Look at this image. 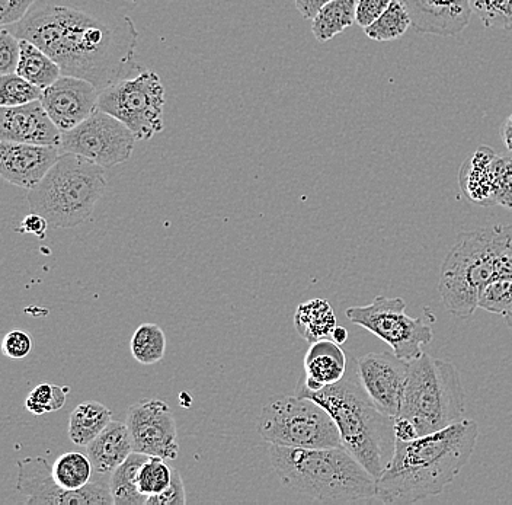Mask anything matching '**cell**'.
I'll return each instance as SVG.
<instances>
[{
  "mask_svg": "<svg viewBox=\"0 0 512 505\" xmlns=\"http://www.w3.org/2000/svg\"><path fill=\"white\" fill-rule=\"evenodd\" d=\"M38 0H0V24L2 27L18 24L27 17Z\"/></svg>",
  "mask_w": 512,
  "mask_h": 505,
  "instance_id": "obj_39",
  "label": "cell"
},
{
  "mask_svg": "<svg viewBox=\"0 0 512 505\" xmlns=\"http://www.w3.org/2000/svg\"><path fill=\"white\" fill-rule=\"evenodd\" d=\"M48 228H50V225H48L47 220L41 214L31 212L22 220L16 232L30 233V235L37 236L38 239H44L46 238Z\"/></svg>",
  "mask_w": 512,
  "mask_h": 505,
  "instance_id": "obj_41",
  "label": "cell"
},
{
  "mask_svg": "<svg viewBox=\"0 0 512 505\" xmlns=\"http://www.w3.org/2000/svg\"><path fill=\"white\" fill-rule=\"evenodd\" d=\"M136 136L126 124L104 111L96 110L75 129L64 131L60 150L76 153L104 168L130 161Z\"/></svg>",
  "mask_w": 512,
  "mask_h": 505,
  "instance_id": "obj_11",
  "label": "cell"
},
{
  "mask_svg": "<svg viewBox=\"0 0 512 505\" xmlns=\"http://www.w3.org/2000/svg\"><path fill=\"white\" fill-rule=\"evenodd\" d=\"M62 134V130L51 120L40 99L19 107L0 108L2 142L60 147Z\"/></svg>",
  "mask_w": 512,
  "mask_h": 505,
  "instance_id": "obj_17",
  "label": "cell"
},
{
  "mask_svg": "<svg viewBox=\"0 0 512 505\" xmlns=\"http://www.w3.org/2000/svg\"><path fill=\"white\" fill-rule=\"evenodd\" d=\"M479 308L504 318L512 313V274H499L483 289Z\"/></svg>",
  "mask_w": 512,
  "mask_h": 505,
  "instance_id": "obj_30",
  "label": "cell"
},
{
  "mask_svg": "<svg viewBox=\"0 0 512 505\" xmlns=\"http://www.w3.org/2000/svg\"><path fill=\"white\" fill-rule=\"evenodd\" d=\"M294 326L300 337L313 344L325 338H332L336 316L331 303L325 299H312L302 303L294 313Z\"/></svg>",
  "mask_w": 512,
  "mask_h": 505,
  "instance_id": "obj_22",
  "label": "cell"
},
{
  "mask_svg": "<svg viewBox=\"0 0 512 505\" xmlns=\"http://www.w3.org/2000/svg\"><path fill=\"white\" fill-rule=\"evenodd\" d=\"M496 203L512 210V153L496 159Z\"/></svg>",
  "mask_w": 512,
  "mask_h": 505,
  "instance_id": "obj_36",
  "label": "cell"
},
{
  "mask_svg": "<svg viewBox=\"0 0 512 505\" xmlns=\"http://www.w3.org/2000/svg\"><path fill=\"white\" fill-rule=\"evenodd\" d=\"M390 3L392 0H357V14H355L357 24L363 30L370 27L389 8Z\"/></svg>",
  "mask_w": 512,
  "mask_h": 505,
  "instance_id": "obj_40",
  "label": "cell"
},
{
  "mask_svg": "<svg viewBox=\"0 0 512 505\" xmlns=\"http://www.w3.org/2000/svg\"><path fill=\"white\" fill-rule=\"evenodd\" d=\"M19 40H21V57H19L18 70H16L18 75L34 83L43 91L62 78V67L57 65L53 57L48 56L46 51L40 49L37 44L24 40V38H19Z\"/></svg>",
  "mask_w": 512,
  "mask_h": 505,
  "instance_id": "obj_23",
  "label": "cell"
},
{
  "mask_svg": "<svg viewBox=\"0 0 512 505\" xmlns=\"http://www.w3.org/2000/svg\"><path fill=\"white\" fill-rule=\"evenodd\" d=\"M43 97V89L18 73L0 76V107H19Z\"/></svg>",
  "mask_w": 512,
  "mask_h": 505,
  "instance_id": "obj_31",
  "label": "cell"
},
{
  "mask_svg": "<svg viewBox=\"0 0 512 505\" xmlns=\"http://www.w3.org/2000/svg\"><path fill=\"white\" fill-rule=\"evenodd\" d=\"M105 190L104 166L76 153H62L44 180L28 191V206L50 228H76L92 216Z\"/></svg>",
  "mask_w": 512,
  "mask_h": 505,
  "instance_id": "obj_6",
  "label": "cell"
},
{
  "mask_svg": "<svg viewBox=\"0 0 512 505\" xmlns=\"http://www.w3.org/2000/svg\"><path fill=\"white\" fill-rule=\"evenodd\" d=\"M60 156L62 150L59 146L2 142L0 174L9 184L30 191L44 180Z\"/></svg>",
  "mask_w": 512,
  "mask_h": 505,
  "instance_id": "obj_16",
  "label": "cell"
},
{
  "mask_svg": "<svg viewBox=\"0 0 512 505\" xmlns=\"http://www.w3.org/2000/svg\"><path fill=\"white\" fill-rule=\"evenodd\" d=\"M496 155L488 146H480L464 161L459 184L464 196L482 207L496 206Z\"/></svg>",
  "mask_w": 512,
  "mask_h": 505,
  "instance_id": "obj_20",
  "label": "cell"
},
{
  "mask_svg": "<svg viewBox=\"0 0 512 505\" xmlns=\"http://www.w3.org/2000/svg\"><path fill=\"white\" fill-rule=\"evenodd\" d=\"M172 469L159 456H149L139 472V489L147 498L158 495L171 485Z\"/></svg>",
  "mask_w": 512,
  "mask_h": 505,
  "instance_id": "obj_34",
  "label": "cell"
},
{
  "mask_svg": "<svg viewBox=\"0 0 512 505\" xmlns=\"http://www.w3.org/2000/svg\"><path fill=\"white\" fill-rule=\"evenodd\" d=\"M347 370L348 360L341 345L332 338L316 341L304 356V375L296 391L318 392L344 379Z\"/></svg>",
  "mask_w": 512,
  "mask_h": 505,
  "instance_id": "obj_19",
  "label": "cell"
},
{
  "mask_svg": "<svg viewBox=\"0 0 512 505\" xmlns=\"http://www.w3.org/2000/svg\"><path fill=\"white\" fill-rule=\"evenodd\" d=\"M137 6L139 0H38L12 33L46 51L63 75L86 79L102 92L144 70L130 17Z\"/></svg>",
  "mask_w": 512,
  "mask_h": 505,
  "instance_id": "obj_1",
  "label": "cell"
},
{
  "mask_svg": "<svg viewBox=\"0 0 512 505\" xmlns=\"http://www.w3.org/2000/svg\"><path fill=\"white\" fill-rule=\"evenodd\" d=\"M99 89L94 83L76 76L63 75L43 91L44 108L56 126L64 131L75 129L98 110Z\"/></svg>",
  "mask_w": 512,
  "mask_h": 505,
  "instance_id": "obj_15",
  "label": "cell"
},
{
  "mask_svg": "<svg viewBox=\"0 0 512 505\" xmlns=\"http://www.w3.org/2000/svg\"><path fill=\"white\" fill-rule=\"evenodd\" d=\"M297 396L313 399L334 418L342 446L374 478L379 479L395 455V417L384 414L367 395L357 360L348 363L347 375L335 385L318 392L296 391Z\"/></svg>",
  "mask_w": 512,
  "mask_h": 505,
  "instance_id": "obj_3",
  "label": "cell"
},
{
  "mask_svg": "<svg viewBox=\"0 0 512 505\" xmlns=\"http://www.w3.org/2000/svg\"><path fill=\"white\" fill-rule=\"evenodd\" d=\"M21 57V40L6 27L0 31V75L16 73Z\"/></svg>",
  "mask_w": 512,
  "mask_h": 505,
  "instance_id": "obj_35",
  "label": "cell"
},
{
  "mask_svg": "<svg viewBox=\"0 0 512 505\" xmlns=\"http://www.w3.org/2000/svg\"><path fill=\"white\" fill-rule=\"evenodd\" d=\"M505 322H507L508 326H511L512 328V313L510 315L505 316Z\"/></svg>",
  "mask_w": 512,
  "mask_h": 505,
  "instance_id": "obj_45",
  "label": "cell"
},
{
  "mask_svg": "<svg viewBox=\"0 0 512 505\" xmlns=\"http://www.w3.org/2000/svg\"><path fill=\"white\" fill-rule=\"evenodd\" d=\"M187 503L184 481L181 473L172 469L171 485L158 495L147 498L146 505H184Z\"/></svg>",
  "mask_w": 512,
  "mask_h": 505,
  "instance_id": "obj_38",
  "label": "cell"
},
{
  "mask_svg": "<svg viewBox=\"0 0 512 505\" xmlns=\"http://www.w3.org/2000/svg\"><path fill=\"white\" fill-rule=\"evenodd\" d=\"M416 33L453 37L472 19L470 0H402Z\"/></svg>",
  "mask_w": 512,
  "mask_h": 505,
  "instance_id": "obj_18",
  "label": "cell"
},
{
  "mask_svg": "<svg viewBox=\"0 0 512 505\" xmlns=\"http://www.w3.org/2000/svg\"><path fill=\"white\" fill-rule=\"evenodd\" d=\"M405 310L400 297L379 296L370 305L347 309L345 315L389 345L399 359L412 361L424 354L422 345L430 344L434 334L425 318H412Z\"/></svg>",
  "mask_w": 512,
  "mask_h": 505,
  "instance_id": "obj_10",
  "label": "cell"
},
{
  "mask_svg": "<svg viewBox=\"0 0 512 505\" xmlns=\"http://www.w3.org/2000/svg\"><path fill=\"white\" fill-rule=\"evenodd\" d=\"M95 469L88 453H64L53 463V476L64 489H82L94 478Z\"/></svg>",
  "mask_w": 512,
  "mask_h": 505,
  "instance_id": "obj_27",
  "label": "cell"
},
{
  "mask_svg": "<svg viewBox=\"0 0 512 505\" xmlns=\"http://www.w3.org/2000/svg\"><path fill=\"white\" fill-rule=\"evenodd\" d=\"M18 466L19 492L27 497V504L46 505H112L110 478L95 472L94 478L82 489H64L53 476V466L44 457H25Z\"/></svg>",
  "mask_w": 512,
  "mask_h": 505,
  "instance_id": "obj_12",
  "label": "cell"
},
{
  "mask_svg": "<svg viewBox=\"0 0 512 505\" xmlns=\"http://www.w3.org/2000/svg\"><path fill=\"white\" fill-rule=\"evenodd\" d=\"M470 6L483 27L512 31V0H470Z\"/></svg>",
  "mask_w": 512,
  "mask_h": 505,
  "instance_id": "obj_32",
  "label": "cell"
},
{
  "mask_svg": "<svg viewBox=\"0 0 512 505\" xmlns=\"http://www.w3.org/2000/svg\"><path fill=\"white\" fill-rule=\"evenodd\" d=\"M357 0H332L312 19V33L319 43H326L357 22Z\"/></svg>",
  "mask_w": 512,
  "mask_h": 505,
  "instance_id": "obj_26",
  "label": "cell"
},
{
  "mask_svg": "<svg viewBox=\"0 0 512 505\" xmlns=\"http://www.w3.org/2000/svg\"><path fill=\"white\" fill-rule=\"evenodd\" d=\"M272 468L286 487L322 503L376 498L377 479L345 447H270Z\"/></svg>",
  "mask_w": 512,
  "mask_h": 505,
  "instance_id": "obj_4",
  "label": "cell"
},
{
  "mask_svg": "<svg viewBox=\"0 0 512 505\" xmlns=\"http://www.w3.org/2000/svg\"><path fill=\"white\" fill-rule=\"evenodd\" d=\"M512 274L508 226L463 232L441 265L438 293L448 313L470 318L480 293L499 274Z\"/></svg>",
  "mask_w": 512,
  "mask_h": 505,
  "instance_id": "obj_5",
  "label": "cell"
},
{
  "mask_svg": "<svg viewBox=\"0 0 512 505\" xmlns=\"http://www.w3.org/2000/svg\"><path fill=\"white\" fill-rule=\"evenodd\" d=\"M358 376L367 395L380 411L390 417L398 415L409 361L395 354L370 353L357 360Z\"/></svg>",
  "mask_w": 512,
  "mask_h": 505,
  "instance_id": "obj_14",
  "label": "cell"
},
{
  "mask_svg": "<svg viewBox=\"0 0 512 505\" xmlns=\"http://www.w3.org/2000/svg\"><path fill=\"white\" fill-rule=\"evenodd\" d=\"M329 2H332V0H294L297 11L300 12L304 19L315 18L320 9Z\"/></svg>",
  "mask_w": 512,
  "mask_h": 505,
  "instance_id": "obj_42",
  "label": "cell"
},
{
  "mask_svg": "<svg viewBox=\"0 0 512 505\" xmlns=\"http://www.w3.org/2000/svg\"><path fill=\"white\" fill-rule=\"evenodd\" d=\"M111 421L110 408L98 401L83 402L70 414L69 439L76 446L86 447Z\"/></svg>",
  "mask_w": 512,
  "mask_h": 505,
  "instance_id": "obj_24",
  "label": "cell"
},
{
  "mask_svg": "<svg viewBox=\"0 0 512 505\" xmlns=\"http://www.w3.org/2000/svg\"><path fill=\"white\" fill-rule=\"evenodd\" d=\"M69 386H56L51 383H41L35 386L25 399V408L34 415H44L56 412L66 404Z\"/></svg>",
  "mask_w": 512,
  "mask_h": 505,
  "instance_id": "obj_33",
  "label": "cell"
},
{
  "mask_svg": "<svg viewBox=\"0 0 512 505\" xmlns=\"http://www.w3.org/2000/svg\"><path fill=\"white\" fill-rule=\"evenodd\" d=\"M499 134H501L502 143L512 153V114L502 124Z\"/></svg>",
  "mask_w": 512,
  "mask_h": 505,
  "instance_id": "obj_43",
  "label": "cell"
},
{
  "mask_svg": "<svg viewBox=\"0 0 512 505\" xmlns=\"http://www.w3.org/2000/svg\"><path fill=\"white\" fill-rule=\"evenodd\" d=\"M412 27L411 15L402 0H392L389 8L370 27L364 28L374 41H395Z\"/></svg>",
  "mask_w": 512,
  "mask_h": 505,
  "instance_id": "obj_28",
  "label": "cell"
},
{
  "mask_svg": "<svg viewBox=\"0 0 512 505\" xmlns=\"http://www.w3.org/2000/svg\"><path fill=\"white\" fill-rule=\"evenodd\" d=\"M478 439L479 425L466 418L418 439L396 441L392 462L377 479V500L405 505L440 495L469 463Z\"/></svg>",
  "mask_w": 512,
  "mask_h": 505,
  "instance_id": "obj_2",
  "label": "cell"
},
{
  "mask_svg": "<svg viewBox=\"0 0 512 505\" xmlns=\"http://www.w3.org/2000/svg\"><path fill=\"white\" fill-rule=\"evenodd\" d=\"M149 456L133 452L110 475V488L114 505H140L147 503L139 489L140 468Z\"/></svg>",
  "mask_w": 512,
  "mask_h": 505,
  "instance_id": "obj_25",
  "label": "cell"
},
{
  "mask_svg": "<svg viewBox=\"0 0 512 505\" xmlns=\"http://www.w3.org/2000/svg\"><path fill=\"white\" fill-rule=\"evenodd\" d=\"M258 433L271 446L325 449L342 446L334 418L304 396H278L262 408Z\"/></svg>",
  "mask_w": 512,
  "mask_h": 505,
  "instance_id": "obj_8",
  "label": "cell"
},
{
  "mask_svg": "<svg viewBox=\"0 0 512 505\" xmlns=\"http://www.w3.org/2000/svg\"><path fill=\"white\" fill-rule=\"evenodd\" d=\"M126 423L134 452L168 460L178 459V431L174 414L165 401L143 399L131 405Z\"/></svg>",
  "mask_w": 512,
  "mask_h": 505,
  "instance_id": "obj_13",
  "label": "cell"
},
{
  "mask_svg": "<svg viewBox=\"0 0 512 505\" xmlns=\"http://www.w3.org/2000/svg\"><path fill=\"white\" fill-rule=\"evenodd\" d=\"M332 340L335 341L336 344L342 345L347 343L348 340V331L344 326H336L334 334H332Z\"/></svg>",
  "mask_w": 512,
  "mask_h": 505,
  "instance_id": "obj_44",
  "label": "cell"
},
{
  "mask_svg": "<svg viewBox=\"0 0 512 505\" xmlns=\"http://www.w3.org/2000/svg\"><path fill=\"white\" fill-rule=\"evenodd\" d=\"M165 104V86L158 73L143 70L139 75L123 79L102 91L98 110L118 118L133 131L137 140L146 142L165 129Z\"/></svg>",
  "mask_w": 512,
  "mask_h": 505,
  "instance_id": "obj_9",
  "label": "cell"
},
{
  "mask_svg": "<svg viewBox=\"0 0 512 505\" xmlns=\"http://www.w3.org/2000/svg\"><path fill=\"white\" fill-rule=\"evenodd\" d=\"M32 350V340L22 329H12L3 337L2 353L9 359H25Z\"/></svg>",
  "mask_w": 512,
  "mask_h": 505,
  "instance_id": "obj_37",
  "label": "cell"
},
{
  "mask_svg": "<svg viewBox=\"0 0 512 505\" xmlns=\"http://www.w3.org/2000/svg\"><path fill=\"white\" fill-rule=\"evenodd\" d=\"M396 418L414 425L419 437L466 420V393L456 366L428 354L409 361Z\"/></svg>",
  "mask_w": 512,
  "mask_h": 505,
  "instance_id": "obj_7",
  "label": "cell"
},
{
  "mask_svg": "<svg viewBox=\"0 0 512 505\" xmlns=\"http://www.w3.org/2000/svg\"><path fill=\"white\" fill-rule=\"evenodd\" d=\"M133 452V441L127 423L121 421H111L101 434L86 446V453L94 465L95 472L108 476Z\"/></svg>",
  "mask_w": 512,
  "mask_h": 505,
  "instance_id": "obj_21",
  "label": "cell"
},
{
  "mask_svg": "<svg viewBox=\"0 0 512 505\" xmlns=\"http://www.w3.org/2000/svg\"><path fill=\"white\" fill-rule=\"evenodd\" d=\"M130 348L136 361L144 366H153L165 357V332L156 324L140 325L131 338Z\"/></svg>",
  "mask_w": 512,
  "mask_h": 505,
  "instance_id": "obj_29",
  "label": "cell"
}]
</instances>
